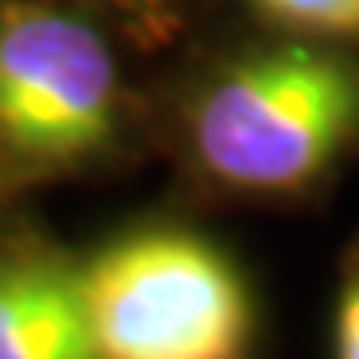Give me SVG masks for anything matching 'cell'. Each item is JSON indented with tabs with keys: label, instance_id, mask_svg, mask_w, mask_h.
Instances as JSON below:
<instances>
[{
	"label": "cell",
	"instance_id": "obj_3",
	"mask_svg": "<svg viewBox=\"0 0 359 359\" xmlns=\"http://www.w3.org/2000/svg\"><path fill=\"white\" fill-rule=\"evenodd\" d=\"M120 116L108 40L76 13L0 4V148L25 164L65 168L104 152Z\"/></svg>",
	"mask_w": 359,
	"mask_h": 359
},
{
	"label": "cell",
	"instance_id": "obj_6",
	"mask_svg": "<svg viewBox=\"0 0 359 359\" xmlns=\"http://www.w3.org/2000/svg\"><path fill=\"white\" fill-rule=\"evenodd\" d=\"M108 16H116L140 44H164L180 25L176 0H96Z\"/></svg>",
	"mask_w": 359,
	"mask_h": 359
},
{
	"label": "cell",
	"instance_id": "obj_5",
	"mask_svg": "<svg viewBox=\"0 0 359 359\" xmlns=\"http://www.w3.org/2000/svg\"><path fill=\"white\" fill-rule=\"evenodd\" d=\"M276 25L316 40H359V0H252Z\"/></svg>",
	"mask_w": 359,
	"mask_h": 359
},
{
	"label": "cell",
	"instance_id": "obj_4",
	"mask_svg": "<svg viewBox=\"0 0 359 359\" xmlns=\"http://www.w3.org/2000/svg\"><path fill=\"white\" fill-rule=\"evenodd\" d=\"M0 359H100L80 268L44 252L0 259Z\"/></svg>",
	"mask_w": 359,
	"mask_h": 359
},
{
	"label": "cell",
	"instance_id": "obj_1",
	"mask_svg": "<svg viewBox=\"0 0 359 359\" xmlns=\"http://www.w3.org/2000/svg\"><path fill=\"white\" fill-rule=\"evenodd\" d=\"M188 132L200 168L219 184L304 192L359 148V52L335 40L252 52L200 92Z\"/></svg>",
	"mask_w": 359,
	"mask_h": 359
},
{
	"label": "cell",
	"instance_id": "obj_2",
	"mask_svg": "<svg viewBox=\"0 0 359 359\" xmlns=\"http://www.w3.org/2000/svg\"><path fill=\"white\" fill-rule=\"evenodd\" d=\"M100 359H244L252 295L216 244L184 228H144L80 268Z\"/></svg>",
	"mask_w": 359,
	"mask_h": 359
},
{
	"label": "cell",
	"instance_id": "obj_7",
	"mask_svg": "<svg viewBox=\"0 0 359 359\" xmlns=\"http://www.w3.org/2000/svg\"><path fill=\"white\" fill-rule=\"evenodd\" d=\"M335 359H359V248L351 252L335 299Z\"/></svg>",
	"mask_w": 359,
	"mask_h": 359
}]
</instances>
